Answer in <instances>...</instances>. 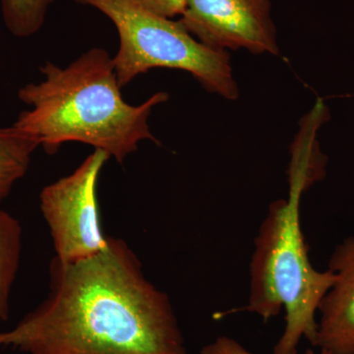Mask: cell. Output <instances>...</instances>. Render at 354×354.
<instances>
[{
	"label": "cell",
	"instance_id": "5",
	"mask_svg": "<svg viewBox=\"0 0 354 354\" xmlns=\"http://www.w3.org/2000/svg\"><path fill=\"white\" fill-rule=\"evenodd\" d=\"M109 156L95 150L70 174L48 184L39 194V208L50 228L55 259L73 263L101 252L109 236L102 232L97 185Z\"/></svg>",
	"mask_w": 354,
	"mask_h": 354
},
{
	"label": "cell",
	"instance_id": "10",
	"mask_svg": "<svg viewBox=\"0 0 354 354\" xmlns=\"http://www.w3.org/2000/svg\"><path fill=\"white\" fill-rule=\"evenodd\" d=\"M53 0H1L7 29L18 38H27L43 27Z\"/></svg>",
	"mask_w": 354,
	"mask_h": 354
},
{
	"label": "cell",
	"instance_id": "1",
	"mask_svg": "<svg viewBox=\"0 0 354 354\" xmlns=\"http://www.w3.org/2000/svg\"><path fill=\"white\" fill-rule=\"evenodd\" d=\"M0 346L29 354H185L169 298L147 279L124 241L109 236L92 257L53 258L50 292Z\"/></svg>",
	"mask_w": 354,
	"mask_h": 354
},
{
	"label": "cell",
	"instance_id": "12",
	"mask_svg": "<svg viewBox=\"0 0 354 354\" xmlns=\"http://www.w3.org/2000/svg\"><path fill=\"white\" fill-rule=\"evenodd\" d=\"M201 354H253L242 346L239 342L232 337H216L215 341L207 344L201 351Z\"/></svg>",
	"mask_w": 354,
	"mask_h": 354
},
{
	"label": "cell",
	"instance_id": "8",
	"mask_svg": "<svg viewBox=\"0 0 354 354\" xmlns=\"http://www.w3.org/2000/svg\"><path fill=\"white\" fill-rule=\"evenodd\" d=\"M39 147L36 139L15 125L0 127V205L27 174Z\"/></svg>",
	"mask_w": 354,
	"mask_h": 354
},
{
	"label": "cell",
	"instance_id": "11",
	"mask_svg": "<svg viewBox=\"0 0 354 354\" xmlns=\"http://www.w3.org/2000/svg\"><path fill=\"white\" fill-rule=\"evenodd\" d=\"M151 12L162 17L172 18L183 15L187 0H138Z\"/></svg>",
	"mask_w": 354,
	"mask_h": 354
},
{
	"label": "cell",
	"instance_id": "3",
	"mask_svg": "<svg viewBox=\"0 0 354 354\" xmlns=\"http://www.w3.org/2000/svg\"><path fill=\"white\" fill-rule=\"evenodd\" d=\"M319 128L314 121L302 124L291 147L288 199L270 205L254 241L245 310L267 322L285 309L286 327L274 354H297L304 337L313 346L319 305L335 281L330 270L317 271L311 265L300 221L302 195L326 174Z\"/></svg>",
	"mask_w": 354,
	"mask_h": 354
},
{
	"label": "cell",
	"instance_id": "7",
	"mask_svg": "<svg viewBox=\"0 0 354 354\" xmlns=\"http://www.w3.org/2000/svg\"><path fill=\"white\" fill-rule=\"evenodd\" d=\"M328 268L335 281L319 305L312 346L330 354H354V236L335 247Z\"/></svg>",
	"mask_w": 354,
	"mask_h": 354
},
{
	"label": "cell",
	"instance_id": "13",
	"mask_svg": "<svg viewBox=\"0 0 354 354\" xmlns=\"http://www.w3.org/2000/svg\"><path fill=\"white\" fill-rule=\"evenodd\" d=\"M305 354H330V353H328L327 351H320V353H315V351H313V349H307L306 351V353H305Z\"/></svg>",
	"mask_w": 354,
	"mask_h": 354
},
{
	"label": "cell",
	"instance_id": "6",
	"mask_svg": "<svg viewBox=\"0 0 354 354\" xmlns=\"http://www.w3.org/2000/svg\"><path fill=\"white\" fill-rule=\"evenodd\" d=\"M180 17L184 28L209 48L278 55L271 0H187Z\"/></svg>",
	"mask_w": 354,
	"mask_h": 354
},
{
	"label": "cell",
	"instance_id": "2",
	"mask_svg": "<svg viewBox=\"0 0 354 354\" xmlns=\"http://www.w3.org/2000/svg\"><path fill=\"white\" fill-rule=\"evenodd\" d=\"M41 82L26 84L18 97L29 109L13 123L48 153L68 142L104 151L122 162L144 140L158 143L149 125L153 109L169 100L156 93L139 106L123 99L113 57L93 48L66 67L46 62Z\"/></svg>",
	"mask_w": 354,
	"mask_h": 354
},
{
	"label": "cell",
	"instance_id": "9",
	"mask_svg": "<svg viewBox=\"0 0 354 354\" xmlns=\"http://www.w3.org/2000/svg\"><path fill=\"white\" fill-rule=\"evenodd\" d=\"M23 230L20 221L0 208V320L10 311V295L19 270Z\"/></svg>",
	"mask_w": 354,
	"mask_h": 354
},
{
	"label": "cell",
	"instance_id": "4",
	"mask_svg": "<svg viewBox=\"0 0 354 354\" xmlns=\"http://www.w3.org/2000/svg\"><path fill=\"white\" fill-rule=\"evenodd\" d=\"M106 15L115 26L120 48L113 57L121 88L153 68L183 70L209 92L230 101L239 97L227 50L205 46L181 24L151 12L138 0H75Z\"/></svg>",
	"mask_w": 354,
	"mask_h": 354
}]
</instances>
